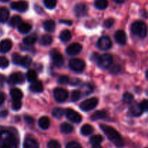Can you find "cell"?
Wrapping results in <instances>:
<instances>
[{
	"mask_svg": "<svg viewBox=\"0 0 148 148\" xmlns=\"http://www.w3.org/2000/svg\"><path fill=\"white\" fill-rule=\"evenodd\" d=\"M10 95L13 101H20L23 98V92L18 88H13L10 90Z\"/></svg>",
	"mask_w": 148,
	"mask_h": 148,
	"instance_id": "obj_18",
	"label": "cell"
},
{
	"mask_svg": "<svg viewBox=\"0 0 148 148\" xmlns=\"http://www.w3.org/2000/svg\"><path fill=\"white\" fill-rule=\"evenodd\" d=\"M68 91L63 88H56L53 92V96L55 100L59 103L64 102L68 98Z\"/></svg>",
	"mask_w": 148,
	"mask_h": 148,
	"instance_id": "obj_8",
	"label": "cell"
},
{
	"mask_svg": "<svg viewBox=\"0 0 148 148\" xmlns=\"http://www.w3.org/2000/svg\"><path fill=\"white\" fill-rule=\"evenodd\" d=\"M15 139L14 135L8 131L0 132V148H14Z\"/></svg>",
	"mask_w": 148,
	"mask_h": 148,
	"instance_id": "obj_2",
	"label": "cell"
},
{
	"mask_svg": "<svg viewBox=\"0 0 148 148\" xmlns=\"http://www.w3.org/2000/svg\"><path fill=\"white\" fill-rule=\"evenodd\" d=\"M51 57L52 61H53V64L56 65V66H63L64 64V57L57 50H52L51 51Z\"/></svg>",
	"mask_w": 148,
	"mask_h": 148,
	"instance_id": "obj_10",
	"label": "cell"
},
{
	"mask_svg": "<svg viewBox=\"0 0 148 148\" xmlns=\"http://www.w3.org/2000/svg\"><path fill=\"white\" fill-rule=\"evenodd\" d=\"M98 57H99V55H98V53H94L93 54H92V56H91L90 59H92V61H95V62H97V60H98Z\"/></svg>",
	"mask_w": 148,
	"mask_h": 148,
	"instance_id": "obj_54",
	"label": "cell"
},
{
	"mask_svg": "<svg viewBox=\"0 0 148 148\" xmlns=\"http://www.w3.org/2000/svg\"><path fill=\"white\" fill-rule=\"evenodd\" d=\"M98 66L102 69H108L113 63V57L109 53H104L99 56L97 60Z\"/></svg>",
	"mask_w": 148,
	"mask_h": 148,
	"instance_id": "obj_4",
	"label": "cell"
},
{
	"mask_svg": "<svg viewBox=\"0 0 148 148\" xmlns=\"http://www.w3.org/2000/svg\"><path fill=\"white\" fill-rule=\"evenodd\" d=\"M106 116V112L105 111H97L92 114L91 119L92 121H96V120L104 119Z\"/></svg>",
	"mask_w": 148,
	"mask_h": 148,
	"instance_id": "obj_29",
	"label": "cell"
},
{
	"mask_svg": "<svg viewBox=\"0 0 148 148\" xmlns=\"http://www.w3.org/2000/svg\"><path fill=\"white\" fill-rule=\"evenodd\" d=\"M17 27H18V31L23 34H26V33H29L32 28L31 25L27 23H21L17 26Z\"/></svg>",
	"mask_w": 148,
	"mask_h": 148,
	"instance_id": "obj_21",
	"label": "cell"
},
{
	"mask_svg": "<svg viewBox=\"0 0 148 148\" xmlns=\"http://www.w3.org/2000/svg\"><path fill=\"white\" fill-rule=\"evenodd\" d=\"M66 148H82V146L77 142H71L68 143Z\"/></svg>",
	"mask_w": 148,
	"mask_h": 148,
	"instance_id": "obj_48",
	"label": "cell"
},
{
	"mask_svg": "<svg viewBox=\"0 0 148 148\" xmlns=\"http://www.w3.org/2000/svg\"><path fill=\"white\" fill-rule=\"evenodd\" d=\"M22 58H23V56H20L19 53H13L12 58V62L14 64L20 65V64H21Z\"/></svg>",
	"mask_w": 148,
	"mask_h": 148,
	"instance_id": "obj_41",
	"label": "cell"
},
{
	"mask_svg": "<svg viewBox=\"0 0 148 148\" xmlns=\"http://www.w3.org/2000/svg\"><path fill=\"white\" fill-rule=\"evenodd\" d=\"M25 120L26 122H27L28 124H33V121H34V120H33V119L32 118V117L29 116H25L24 117Z\"/></svg>",
	"mask_w": 148,
	"mask_h": 148,
	"instance_id": "obj_51",
	"label": "cell"
},
{
	"mask_svg": "<svg viewBox=\"0 0 148 148\" xmlns=\"http://www.w3.org/2000/svg\"><path fill=\"white\" fill-rule=\"evenodd\" d=\"M48 148H61V145L56 140H51L48 143Z\"/></svg>",
	"mask_w": 148,
	"mask_h": 148,
	"instance_id": "obj_45",
	"label": "cell"
},
{
	"mask_svg": "<svg viewBox=\"0 0 148 148\" xmlns=\"http://www.w3.org/2000/svg\"><path fill=\"white\" fill-rule=\"evenodd\" d=\"M5 101V96H4V94L2 92H0V106L2 105L3 103Z\"/></svg>",
	"mask_w": 148,
	"mask_h": 148,
	"instance_id": "obj_53",
	"label": "cell"
},
{
	"mask_svg": "<svg viewBox=\"0 0 148 148\" xmlns=\"http://www.w3.org/2000/svg\"><path fill=\"white\" fill-rule=\"evenodd\" d=\"M69 66L76 72H81L85 67V63L83 60L79 59H72L69 61Z\"/></svg>",
	"mask_w": 148,
	"mask_h": 148,
	"instance_id": "obj_6",
	"label": "cell"
},
{
	"mask_svg": "<svg viewBox=\"0 0 148 148\" xmlns=\"http://www.w3.org/2000/svg\"><path fill=\"white\" fill-rule=\"evenodd\" d=\"M130 112L134 116H140L143 114V111L140 108V106L137 104H133L130 108Z\"/></svg>",
	"mask_w": 148,
	"mask_h": 148,
	"instance_id": "obj_25",
	"label": "cell"
},
{
	"mask_svg": "<svg viewBox=\"0 0 148 148\" xmlns=\"http://www.w3.org/2000/svg\"><path fill=\"white\" fill-rule=\"evenodd\" d=\"M55 27H56V25L53 20H48L43 23V28L45 29V30H46L47 32L49 33H51L53 32L55 30Z\"/></svg>",
	"mask_w": 148,
	"mask_h": 148,
	"instance_id": "obj_20",
	"label": "cell"
},
{
	"mask_svg": "<svg viewBox=\"0 0 148 148\" xmlns=\"http://www.w3.org/2000/svg\"><path fill=\"white\" fill-rule=\"evenodd\" d=\"M69 83L72 85H77L80 83V79H77V78H74L72 80L69 81Z\"/></svg>",
	"mask_w": 148,
	"mask_h": 148,
	"instance_id": "obj_50",
	"label": "cell"
},
{
	"mask_svg": "<svg viewBox=\"0 0 148 148\" xmlns=\"http://www.w3.org/2000/svg\"><path fill=\"white\" fill-rule=\"evenodd\" d=\"M32 63V59L30 56H23L22 58V60H21V64L20 65L23 66V67H29L30 66Z\"/></svg>",
	"mask_w": 148,
	"mask_h": 148,
	"instance_id": "obj_37",
	"label": "cell"
},
{
	"mask_svg": "<svg viewBox=\"0 0 148 148\" xmlns=\"http://www.w3.org/2000/svg\"><path fill=\"white\" fill-rule=\"evenodd\" d=\"M25 82V77L21 72H15L10 76L8 79V82L10 85H17Z\"/></svg>",
	"mask_w": 148,
	"mask_h": 148,
	"instance_id": "obj_11",
	"label": "cell"
},
{
	"mask_svg": "<svg viewBox=\"0 0 148 148\" xmlns=\"http://www.w3.org/2000/svg\"><path fill=\"white\" fill-rule=\"evenodd\" d=\"M11 7L13 10H17V11L20 12H25L27 10L28 4H27V1H23V0L18 1H14V2L11 4Z\"/></svg>",
	"mask_w": 148,
	"mask_h": 148,
	"instance_id": "obj_13",
	"label": "cell"
},
{
	"mask_svg": "<svg viewBox=\"0 0 148 148\" xmlns=\"http://www.w3.org/2000/svg\"><path fill=\"white\" fill-rule=\"evenodd\" d=\"M69 79L67 76L66 75H62L59 77L57 79V82L60 85H65V84L69 83Z\"/></svg>",
	"mask_w": 148,
	"mask_h": 148,
	"instance_id": "obj_42",
	"label": "cell"
},
{
	"mask_svg": "<svg viewBox=\"0 0 148 148\" xmlns=\"http://www.w3.org/2000/svg\"><path fill=\"white\" fill-rule=\"evenodd\" d=\"M22 107V103L20 101H13L12 104V108L14 111H18Z\"/></svg>",
	"mask_w": 148,
	"mask_h": 148,
	"instance_id": "obj_44",
	"label": "cell"
},
{
	"mask_svg": "<svg viewBox=\"0 0 148 148\" xmlns=\"http://www.w3.org/2000/svg\"><path fill=\"white\" fill-rule=\"evenodd\" d=\"M81 96H82V94H81L80 91L75 90L72 91V95H71V100H72V101L76 102V101H79L80 99Z\"/></svg>",
	"mask_w": 148,
	"mask_h": 148,
	"instance_id": "obj_38",
	"label": "cell"
},
{
	"mask_svg": "<svg viewBox=\"0 0 148 148\" xmlns=\"http://www.w3.org/2000/svg\"><path fill=\"white\" fill-rule=\"evenodd\" d=\"M92 90H93V88L91 86L90 84L85 83V85H82L81 87V90H79L81 92V94L83 95H88L89 94L92 93Z\"/></svg>",
	"mask_w": 148,
	"mask_h": 148,
	"instance_id": "obj_26",
	"label": "cell"
},
{
	"mask_svg": "<svg viewBox=\"0 0 148 148\" xmlns=\"http://www.w3.org/2000/svg\"><path fill=\"white\" fill-rule=\"evenodd\" d=\"M101 129L103 131L110 141L112 142L117 147H122L124 145L121 136L115 129L110 126L104 125V124L101 125Z\"/></svg>",
	"mask_w": 148,
	"mask_h": 148,
	"instance_id": "obj_1",
	"label": "cell"
},
{
	"mask_svg": "<svg viewBox=\"0 0 148 148\" xmlns=\"http://www.w3.org/2000/svg\"><path fill=\"white\" fill-rule=\"evenodd\" d=\"M93 127L90 124H85L81 128V132L83 135H90L93 132Z\"/></svg>",
	"mask_w": 148,
	"mask_h": 148,
	"instance_id": "obj_31",
	"label": "cell"
},
{
	"mask_svg": "<svg viewBox=\"0 0 148 148\" xmlns=\"http://www.w3.org/2000/svg\"><path fill=\"white\" fill-rule=\"evenodd\" d=\"M53 41V38H52L51 36L49 34L43 35L40 39V43L43 46H48V45H50L51 43Z\"/></svg>",
	"mask_w": 148,
	"mask_h": 148,
	"instance_id": "obj_27",
	"label": "cell"
},
{
	"mask_svg": "<svg viewBox=\"0 0 148 148\" xmlns=\"http://www.w3.org/2000/svg\"><path fill=\"white\" fill-rule=\"evenodd\" d=\"M10 16L9 10L6 7H0V23L7 21Z\"/></svg>",
	"mask_w": 148,
	"mask_h": 148,
	"instance_id": "obj_22",
	"label": "cell"
},
{
	"mask_svg": "<svg viewBox=\"0 0 148 148\" xmlns=\"http://www.w3.org/2000/svg\"><path fill=\"white\" fill-rule=\"evenodd\" d=\"M65 115H66V118L71 121L72 122L74 123H80L82 121V116H81L80 114L79 113H77V111H74L73 109H71V108H67L66 109V111H64Z\"/></svg>",
	"mask_w": 148,
	"mask_h": 148,
	"instance_id": "obj_7",
	"label": "cell"
},
{
	"mask_svg": "<svg viewBox=\"0 0 148 148\" xmlns=\"http://www.w3.org/2000/svg\"><path fill=\"white\" fill-rule=\"evenodd\" d=\"M92 148H102V147L100 145H95L92 146Z\"/></svg>",
	"mask_w": 148,
	"mask_h": 148,
	"instance_id": "obj_57",
	"label": "cell"
},
{
	"mask_svg": "<svg viewBox=\"0 0 148 148\" xmlns=\"http://www.w3.org/2000/svg\"><path fill=\"white\" fill-rule=\"evenodd\" d=\"M26 77H27V79L28 80V82H33L35 81H36V79H37V73H36V72L35 70L30 69L26 74Z\"/></svg>",
	"mask_w": 148,
	"mask_h": 148,
	"instance_id": "obj_33",
	"label": "cell"
},
{
	"mask_svg": "<svg viewBox=\"0 0 148 148\" xmlns=\"http://www.w3.org/2000/svg\"><path fill=\"white\" fill-rule=\"evenodd\" d=\"M9 66V61L4 56H0V68H6Z\"/></svg>",
	"mask_w": 148,
	"mask_h": 148,
	"instance_id": "obj_43",
	"label": "cell"
},
{
	"mask_svg": "<svg viewBox=\"0 0 148 148\" xmlns=\"http://www.w3.org/2000/svg\"><path fill=\"white\" fill-rule=\"evenodd\" d=\"M38 38L37 36L36 35H31V36H27L23 39V43L27 46H33L36 41H37Z\"/></svg>",
	"mask_w": 148,
	"mask_h": 148,
	"instance_id": "obj_23",
	"label": "cell"
},
{
	"mask_svg": "<svg viewBox=\"0 0 148 148\" xmlns=\"http://www.w3.org/2000/svg\"><path fill=\"white\" fill-rule=\"evenodd\" d=\"M116 41L121 45H124L127 43V34L124 30H118L115 33Z\"/></svg>",
	"mask_w": 148,
	"mask_h": 148,
	"instance_id": "obj_16",
	"label": "cell"
},
{
	"mask_svg": "<svg viewBox=\"0 0 148 148\" xmlns=\"http://www.w3.org/2000/svg\"><path fill=\"white\" fill-rule=\"evenodd\" d=\"M12 46V43L9 39H4L0 42V52L1 53H7L10 51Z\"/></svg>",
	"mask_w": 148,
	"mask_h": 148,
	"instance_id": "obj_15",
	"label": "cell"
},
{
	"mask_svg": "<svg viewBox=\"0 0 148 148\" xmlns=\"http://www.w3.org/2000/svg\"><path fill=\"white\" fill-rule=\"evenodd\" d=\"M43 90V84L40 81L36 80L35 82H32L30 86V90L33 92H40Z\"/></svg>",
	"mask_w": 148,
	"mask_h": 148,
	"instance_id": "obj_17",
	"label": "cell"
},
{
	"mask_svg": "<svg viewBox=\"0 0 148 148\" xmlns=\"http://www.w3.org/2000/svg\"><path fill=\"white\" fill-rule=\"evenodd\" d=\"M82 47L79 43H74L69 45L66 49V52L69 56H75V55L79 54L82 51Z\"/></svg>",
	"mask_w": 148,
	"mask_h": 148,
	"instance_id": "obj_12",
	"label": "cell"
},
{
	"mask_svg": "<svg viewBox=\"0 0 148 148\" xmlns=\"http://www.w3.org/2000/svg\"><path fill=\"white\" fill-rule=\"evenodd\" d=\"M60 22L62 23H65V24H67L69 25H72V21H70V20H60Z\"/></svg>",
	"mask_w": 148,
	"mask_h": 148,
	"instance_id": "obj_55",
	"label": "cell"
},
{
	"mask_svg": "<svg viewBox=\"0 0 148 148\" xmlns=\"http://www.w3.org/2000/svg\"><path fill=\"white\" fill-rule=\"evenodd\" d=\"M120 67L119 66H117V65H114V66H113L110 69V72H111V74H113V75H116V74H118L119 72H120Z\"/></svg>",
	"mask_w": 148,
	"mask_h": 148,
	"instance_id": "obj_49",
	"label": "cell"
},
{
	"mask_svg": "<svg viewBox=\"0 0 148 148\" xmlns=\"http://www.w3.org/2000/svg\"><path fill=\"white\" fill-rule=\"evenodd\" d=\"M114 20L113 18H108V19H106V20L104 21L103 23V26L105 27H106V28H109V27H111V26L114 25Z\"/></svg>",
	"mask_w": 148,
	"mask_h": 148,
	"instance_id": "obj_46",
	"label": "cell"
},
{
	"mask_svg": "<svg viewBox=\"0 0 148 148\" xmlns=\"http://www.w3.org/2000/svg\"><path fill=\"white\" fill-rule=\"evenodd\" d=\"M21 22H22V19L20 16L14 15L13 16V17L11 18V20H10V25L12 26V27H17V26L21 23Z\"/></svg>",
	"mask_w": 148,
	"mask_h": 148,
	"instance_id": "obj_34",
	"label": "cell"
},
{
	"mask_svg": "<svg viewBox=\"0 0 148 148\" xmlns=\"http://www.w3.org/2000/svg\"><path fill=\"white\" fill-rule=\"evenodd\" d=\"M38 125L43 130H47L50 126V120L47 116H43L38 120Z\"/></svg>",
	"mask_w": 148,
	"mask_h": 148,
	"instance_id": "obj_24",
	"label": "cell"
},
{
	"mask_svg": "<svg viewBox=\"0 0 148 148\" xmlns=\"http://www.w3.org/2000/svg\"><path fill=\"white\" fill-rule=\"evenodd\" d=\"M98 100L96 98H92L85 100L79 105V108L84 111H88L92 110L98 106Z\"/></svg>",
	"mask_w": 148,
	"mask_h": 148,
	"instance_id": "obj_5",
	"label": "cell"
},
{
	"mask_svg": "<svg viewBox=\"0 0 148 148\" xmlns=\"http://www.w3.org/2000/svg\"><path fill=\"white\" fill-rule=\"evenodd\" d=\"M1 1H3V2H7V1H10V0H0Z\"/></svg>",
	"mask_w": 148,
	"mask_h": 148,
	"instance_id": "obj_58",
	"label": "cell"
},
{
	"mask_svg": "<svg viewBox=\"0 0 148 148\" xmlns=\"http://www.w3.org/2000/svg\"><path fill=\"white\" fill-rule=\"evenodd\" d=\"M7 111L6 110H2V111H0V118H4V117H6L7 116Z\"/></svg>",
	"mask_w": 148,
	"mask_h": 148,
	"instance_id": "obj_52",
	"label": "cell"
},
{
	"mask_svg": "<svg viewBox=\"0 0 148 148\" xmlns=\"http://www.w3.org/2000/svg\"><path fill=\"white\" fill-rule=\"evenodd\" d=\"M139 106H140V108H141L143 112H144V111H147L148 103L147 100H144V101H142V102L139 104Z\"/></svg>",
	"mask_w": 148,
	"mask_h": 148,
	"instance_id": "obj_47",
	"label": "cell"
},
{
	"mask_svg": "<svg viewBox=\"0 0 148 148\" xmlns=\"http://www.w3.org/2000/svg\"><path fill=\"white\" fill-rule=\"evenodd\" d=\"M60 40L63 42H67L72 38V34H71L70 31L68 30H64L60 33Z\"/></svg>",
	"mask_w": 148,
	"mask_h": 148,
	"instance_id": "obj_30",
	"label": "cell"
},
{
	"mask_svg": "<svg viewBox=\"0 0 148 148\" xmlns=\"http://www.w3.org/2000/svg\"><path fill=\"white\" fill-rule=\"evenodd\" d=\"M64 111L62 108H56L52 111V115L54 118L56 119H61L64 115Z\"/></svg>",
	"mask_w": 148,
	"mask_h": 148,
	"instance_id": "obj_36",
	"label": "cell"
},
{
	"mask_svg": "<svg viewBox=\"0 0 148 148\" xmlns=\"http://www.w3.org/2000/svg\"><path fill=\"white\" fill-rule=\"evenodd\" d=\"M114 2L117 3V4H122L123 2L124 1V0H113Z\"/></svg>",
	"mask_w": 148,
	"mask_h": 148,
	"instance_id": "obj_56",
	"label": "cell"
},
{
	"mask_svg": "<svg viewBox=\"0 0 148 148\" xmlns=\"http://www.w3.org/2000/svg\"><path fill=\"white\" fill-rule=\"evenodd\" d=\"M103 140V138L102 136L97 134V135H94L91 137V138L90 139V143L92 145H99Z\"/></svg>",
	"mask_w": 148,
	"mask_h": 148,
	"instance_id": "obj_35",
	"label": "cell"
},
{
	"mask_svg": "<svg viewBox=\"0 0 148 148\" xmlns=\"http://www.w3.org/2000/svg\"><path fill=\"white\" fill-rule=\"evenodd\" d=\"M97 46H98V47L101 50L106 51L111 47V46H112V42H111V38L109 37H108V36H102L98 40Z\"/></svg>",
	"mask_w": 148,
	"mask_h": 148,
	"instance_id": "obj_9",
	"label": "cell"
},
{
	"mask_svg": "<svg viewBox=\"0 0 148 148\" xmlns=\"http://www.w3.org/2000/svg\"><path fill=\"white\" fill-rule=\"evenodd\" d=\"M108 5V0H95V7L98 10H105Z\"/></svg>",
	"mask_w": 148,
	"mask_h": 148,
	"instance_id": "obj_32",
	"label": "cell"
},
{
	"mask_svg": "<svg viewBox=\"0 0 148 148\" xmlns=\"http://www.w3.org/2000/svg\"><path fill=\"white\" fill-rule=\"evenodd\" d=\"M131 30L136 36L145 38L147 35V25L143 21H136L132 25Z\"/></svg>",
	"mask_w": 148,
	"mask_h": 148,
	"instance_id": "obj_3",
	"label": "cell"
},
{
	"mask_svg": "<svg viewBox=\"0 0 148 148\" xmlns=\"http://www.w3.org/2000/svg\"><path fill=\"white\" fill-rule=\"evenodd\" d=\"M60 130L64 134H69L73 131V127L68 123H63L60 126Z\"/></svg>",
	"mask_w": 148,
	"mask_h": 148,
	"instance_id": "obj_28",
	"label": "cell"
},
{
	"mask_svg": "<svg viewBox=\"0 0 148 148\" xmlns=\"http://www.w3.org/2000/svg\"><path fill=\"white\" fill-rule=\"evenodd\" d=\"M74 11H75V14L77 17H80L87 14V12H88V8H87L85 4L80 3V4H77L75 6Z\"/></svg>",
	"mask_w": 148,
	"mask_h": 148,
	"instance_id": "obj_14",
	"label": "cell"
},
{
	"mask_svg": "<svg viewBox=\"0 0 148 148\" xmlns=\"http://www.w3.org/2000/svg\"><path fill=\"white\" fill-rule=\"evenodd\" d=\"M133 99H134V96L130 92H125L123 95V101L127 104L131 103L133 101Z\"/></svg>",
	"mask_w": 148,
	"mask_h": 148,
	"instance_id": "obj_39",
	"label": "cell"
},
{
	"mask_svg": "<svg viewBox=\"0 0 148 148\" xmlns=\"http://www.w3.org/2000/svg\"><path fill=\"white\" fill-rule=\"evenodd\" d=\"M45 6L48 9H53L56 6V0H43Z\"/></svg>",
	"mask_w": 148,
	"mask_h": 148,
	"instance_id": "obj_40",
	"label": "cell"
},
{
	"mask_svg": "<svg viewBox=\"0 0 148 148\" xmlns=\"http://www.w3.org/2000/svg\"><path fill=\"white\" fill-rule=\"evenodd\" d=\"M23 148H39V145L34 139L27 138L24 142Z\"/></svg>",
	"mask_w": 148,
	"mask_h": 148,
	"instance_id": "obj_19",
	"label": "cell"
}]
</instances>
